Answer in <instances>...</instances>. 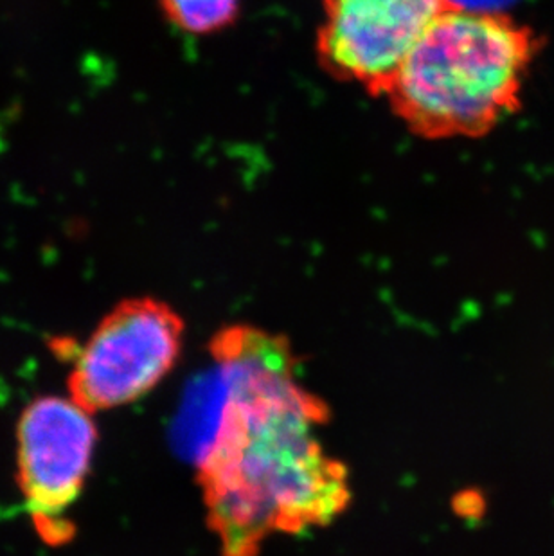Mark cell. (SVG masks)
Masks as SVG:
<instances>
[{
    "instance_id": "4",
    "label": "cell",
    "mask_w": 554,
    "mask_h": 556,
    "mask_svg": "<svg viewBox=\"0 0 554 556\" xmlns=\"http://www.w3.org/2000/svg\"><path fill=\"white\" fill-rule=\"evenodd\" d=\"M95 413L71 394H46L22 410L16 426V479L37 535L51 547L76 535L71 511L92 472Z\"/></svg>"
},
{
    "instance_id": "3",
    "label": "cell",
    "mask_w": 554,
    "mask_h": 556,
    "mask_svg": "<svg viewBox=\"0 0 554 556\" xmlns=\"http://www.w3.org/2000/svg\"><path fill=\"white\" fill-rule=\"evenodd\" d=\"M186 325L166 301H121L76 348L68 394L95 415L152 393L182 355Z\"/></svg>"
},
{
    "instance_id": "2",
    "label": "cell",
    "mask_w": 554,
    "mask_h": 556,
    "mask_svg": "<svg viewBox=\"0 0 554 556\" xmlns=\"http://www.w3.org/2000/svg\"><path fill=\"white\" fill-rule=\"evenodd\" d=\"M539 42L501 11L450 5L389 87L391 109L424 139H471L512 116Z\"/></svg>"
},
{
    "instance_id": "7",
    "label": "cell",
    "mask_w": 554,
    "mask_h": 556,
    "mask_svg": "<svg viewBox=\"0 0 554 556\" xmlns=\"http://www.w3.org/2000/svg\"><path fill=\"white\" fill-rule=\"evenodd\" d=\"M452 5L468 8V10L498 11L502 4L509 0H449Z\"/></svg>"
},
{
    "instance_id": "6",
    "label": "cell",
    "mask_w": 554,
    "mask_h": 556,
    "mask_svg": "<svg viewBox=\"0 0 554 556\" xmlns=\"http://www.w3.org/2000/svg\"><path fill=\"white\" fill-rule=\"evenodd\" d=\"M164 16L180 31L207 37L232 26L241 0H159Z\"/></svg>"
},
{
    "instance_id": "1",
    "label": "cell",
    "mask_w": 554,
    "mask_h": 556,
    "mask_svg": "<svg viewBox=\"0 0 554 556\" xmlns=\"http://www.w3.org/2000/svg\"><path fill=\"white\" fill-rule=\"evenodd\" d=\"M225 400L197 462L205 519L222 556H257L274 535L333 525L353 501L350 470L326 451L331 410L299 377L292 342L252 325L210 344Z\"/></svg>"
},
{
    "instance_id": "5",
    "label": "cell",
    "mask_w": 554,
    "mask_h": 556,
    "mask_svg": "<svg viewBox=\"0 0 554 556\" xmlns=\"http://www.w3.org/2000/svg\"><path fill=\"white\" fill-rule=\"evenodd\" d=\"M317 56L326 73L373 96L388 94L408 54L449 0H320Z\"/></svg>"
}]
</instances>
